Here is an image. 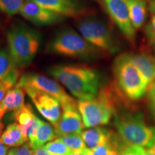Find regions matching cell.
Here are the masks:
<instances>
[{
    "label": "cell",
    "mask_w": 155,
    "mask_h": 155,
    "mask_svg": "<svg viewBox=\"0 0 155 155\" xmlns=\"http://www.w3.org/2000/svg\"><path fill=\"white\" fill-rule=\"evenodd\" d=\"M1 140L7 147H19L28 142L23 135L19 124L13 123L7 126L1 135Z\"/></svg>",
    "instance_id": "obj_18"
},
{
    "label": "cell",
    "mask_w": 155,
    "mask_h": 155,
    "mask_svg": "<svg viewBox=\"0 0 155 155\" xmlns=\"http://www.w3.org/2000/svg\"><path fill=\"white\" fill-rule=\"evenodd\" d=\"M18 68L9 50L5 48L0 50V81L19 73Z\"/></svg>",
    "instance_id": "obj_22"
},
{
    "label": "cell",
    "mask_w": 155,
    "mask_h": 155,
    "mask_svg": "<svg viewBox=\"0 0 155 155\" xmlns=\"http://www.w3.org/2000/svg\"><path fill=\"white\" fill-rule=\"evenodd\" d=\"M45 149L50 155H71L73 152L58 139L50 141L45 145Z\"/></svg>",
    "instance_id": "obj_25"
},
{
    "label": "cell",
    "mask_w": 155,
    "mask_h": 155,
    "mask_svg": "<svg viewBox=\"0 0 155 155\" xmlns=\"http://www.w3.org/2000/svg\"><path fill=\"white\" fill-rule=\"evenodd\" d=\"M26 0H0V11L8 16L19 14Z\"/></svg>",
    "instance_id": "obj_24"
},
{
    "label": "cell",
    "mask_w": 155,
    "mask_h": 155,
    "mask_svg": "<svg viewBox=\"0 0 155 155\" xmlns=\"http://www.w3.org/2000/svg\"><path fill=\"white\" fill-rule=\"evenodd\" d=\"M17 86L21 88H32L49 94L61 103V106H78V101L66 93L55 81L35 73H25L19 78Z\"/></svg>",
    "instance_id": "obj_8"
},
{
    "label": "cell",
    "mask_w": 155,
    "mask_h": 155,
    "mask_svg": "<svg viewBox=\"0 0 155 155\" xmlns=\"http://www.w3.org/2000/svg\"><path fill=\"white\" fill-rule=\"evenodd\" d=\"M145 155H155V144L151 147L146 149Z\"/></svg>",
    "instance_id": "obj_35"
},
{
    "label": "cell",
    "mask_w": 155,
    "mask_h": 155,
    "mask_svg": "<svg viewBox=\"0 0 155 155\" xmlns=\"http://www.w3.org/2000/svg\"><path fill=\"white\" fill-rule=\"evenodd\" d=\"M19 73H15L14 75H12L5 80L0 81V104L2 101L5 98L7 93L13 87L16 86L19 79Z\"/></svg>",
    "instance_id": "obj_26"
},
{
    "label": "cell",
    "mask_w": 155,
    "mask_h": 155,
    "mask_svg": "<svg viewBox=\"0 0 155 155\" xmlns=\"http://www.w3.org/2000/svg\"><path fill=\"white\" fill-rule=\"evenodd\" d=\"M23 18L38 26H47L63 21L65 17L42 7L32 0H26L20 13Z\"/></svg>",
    "instance_id": "obj_12"
},
{
    "label": "cell",
    "mask_w": 155,
    "mask_h": 155,
    "mask_svg": "<svg viewBox=\"0 0 155 155\" xmlns=\"http://www.w3.org/2000/svg\"><path fill=\"white\" fill-rule=\"evenodd\" d=\"M57 139L66 145L73 152H83L88 149L81 134H69L60 136Z\"/></svg>",
    "instance_id": "obj_23"
},
{
    "label": "cell",
    "mask_w": 155,
    "mask_h": 155,
    "mask_svg": "<svg viewBox=\"0 0 155 155\" xmlns=\"http://www.w3.org/2000/svg\"><path fill=\"white\" fill-rule=\"evenodd\" d=\"M113 71L116 85L125 98L137 101L148 91V85L129 59L128 54H121L114 62Z\"/></svg>",
    "instance_id": "obj_6"
},
{
    "label": "cell",
    "mask_w": 155,
    "mask_h": 155,
    "mask_svg": "<svg viewBox=\"0 0 155 155\" xmlns=\"http://www.w3.org/2000/svg\"><path fill=\"white\" fill-rule=\"evenodd\" d=\"M79 33L95 47L114 54L119 49L111 29L101 17L92 14L81 17L75 22Z\"/></svg>",
    "instance_id": "obj_7"
},
{
    "label": "cell",
    "mask_w": 155,
    "mask_h": 155,
    "mask_svg": "<svg viewBox=\"0 0 155 155\" xmlns=\"http://www.w3.org/2000/svg\"><path fill=\"white\" fill-rule=\"evenodd\" d=\"M149 94H150V98L152 104L155 111V82L153 83L152 86L149 88Z\"/></svg>",
    "instance_id": "obj_31"
},
{
    "label": "cell",
    "mask_w": 155,
    "mask_h": 155,
    "mask_svg": "<svg viewBox=\"0 0 155 155\" xmlns=\"http://www.w3.org/2000/svg\"><path fill=\"white\" fill-rule=\"evenodd\" d=\"M48 72L78 100L93 99L101 88L100 74L86 65H55Z\"/></svg>",
    "instance_id": "obj_1"
},
{
    "label": "cell",
    "mask_w": 155,
    "mask_h": 155,
    "mask_svg": "<svg viewBox=\"0 0 155 155\" xmlns=\"http://www.w3.org/2000/svg\"><path fill=\"white\" fill-rule=\"evenodd\" d=\"M71 155H86L83 152H72Z\"/></svg>",
    "instance_id": "obj_39"
},
{
    "label": "cell",
    "mask_w": 155,
    "mask_h": 155,
    "mask_svg": "<svg viewBox=\"0 0 155 155\" xmlns=\"http://www.w3.org/2000/svg\"><path fill=\"white\" fill-rule=\"evenodd\" d=\"M119 91L114 85H108L101 88L93 99L78 101V108L85 127H100L109 123L119 106Z\"/></svg>",
    "instance_id": "obj_2"
},
{
    "label": "cell",
    "mask_w": 155,
    "mask_h": 155,
    "mask_svg": "<svg viewBox=\"0 0 155 155\" xmlns=\"http://www.w3.org/2000/svg\"><path fill=\"white\" fill-rule=\"evenodd\" d=\"M146 149L140 146H126L119 155H145Z\"/></svg>",
    "instance_id": "obj_28"
},
{
    "label": "cell",
    "mask_w": 155,
    "mask_h": 155,
    "mask_svg": "<svg viewBox=\"0 0 155 155\" xmlns=\"http://www.w3.org/2000/svg\"><path fill=\"white\" fill-rule=\"evenodd\" d=\"M42 120L38 119V117L35 116L31 126L28 129V139L29 141H30V144H32L34 142V141L35 140L37 134H38V131L40 128V126L41 124Z\"/></svg>",
    "instance_id": "obj_27"
},
{
    "label": "cell",
    "mask_w": 155,
    "mask_h": 155,
    "mask_svg": "<svg viewBox=\"0 0 155 155\" xmlns=\"http://www.w3.org/2000/svg\"><path fill=\"white\" fill-rule=\"evenodd\" d=\"M7 155H17V148L10 149Z\"/></svg>",
    "instance_id": "obj_37"
},
{
    "label": "cell",
    "mask_w": 155,
    "mask_h": 155,
    "mask_svg": "<svg viewBox=\"0 0 155 155\" xmlns=\"http://www.w3.org/2000/svg\"><path fill=\"white\" fill-rule=\"evenodd\" d=\"M149 9L152 15L155 14V2H150L149 4Z\"/></svg>",
    "instance_id": "obj_36"
},
{
    "label": "cell",
    "mask_w": 155,
    "mask_h": 155,
    "mask_svg": "<svg viewBox=\"0 0 155 155\" xmlns=\"http://www.w3.org/2000/svg\"><path fill=\"white\" fill-rule=\"evenodd\" d=\"M34 155H50L48 151L44 148V147H41L39 148L38 150H34Z\"/></svg>",
    "instance_id": "obj_33"
},
{
    "label": "cell",
    "mask_w": 155,
    "mask_h": 155,
    "mask_svg": "<svg viewBox=\"0 0 155 155\" xmlns=\"http://www.w3.org/2000/svg\"><path fill=\"white\" fill-rule=\"evenodd\" d=\"M119 137L114 136L111 140L96 148L87 149L83 152L86 155H119L121 151L124 148V144H120Z\"/></svg>",
    "instance_id": "obj_21"
},
{
    "label": "cell",
    "mask_w": 155,
    "mask_h": 155,
    "mask_svg": "<svg viewBox=\"0 0 155 155\" xmlns=\"http://www.w3.org/2000/svg\"><path fill=\"white\" fill-rule=\"evenodd\" d=\"M48 50L56 55L83 60L96 58L101 51L71 28L58 31L48 45Z\"/></svg>",
    "instance_id": "obj_5"
},
{
    "label": "cell",
    "mask_w": 155,
    "mask_h": 155,
    "mask_svg": "<svg viewBox=\"0 0 155 155\" xmlns=\"http://www.w3.org/2000/svg\"><path fill=\"white\" fill-rule=\"evenodd\" d=\"M5 114V112L3 111V110H2L1 108H0V135H2V134L3 132V129H4V124H2V119L4 115Z\"/></svg>",
    "instance_id": "obj_34"
},
{
    "label": "cell",
    "mask_w": 155,
    "mask_h": 155,
    "mask_svg": "<svg viewBox=\"0 0 155 155\" xmlns=\"http://www.w3.org/2000/svg\"><path fill=\"white\" fill-rule=\"evenodd\" d=\"M148 40L151 42V43L152 44L153 47H154V48L155 49V36L152 37V38H151L150 39H148Z\"/></svg>",
    "instance_id": "obj_38"
},
{
    "label": "cell",
    "mask_w": 155,
    "mask_h": 155,
    "mask_svg": "<svg viewBox=\"0 0 155 155\" xmlns=\"http://www.w3.org/2000/svg\"><path fill=\"white\" fill-rule=\"evenodd\" d=\"M145 33L148 39L155 36V15H152L150 23L145 27Z\"/></svg>",
    "instance_id": "obj_29"
},
{
    "label": "cell",
    "mask_w": 155,
    "mask_h": 155,
    "mask_svg": "<svg viewBox=\"0 0 155 155\" xmlns=\"http://www.w3.org/2000/svg\"><path fill=\"white\" fill-rule=\"evenodd\" d=\"M32 100L40 114L55 127L61 120L62 106L61 103L49 94L32 88H23Z\"/></svg>",
    "instance_id": "obj_9"
},
{
    "label": "cell",
    "mask_w": 155,
    "mask_h": 155,
    "mask_svg": "<svg viewBox=\"0 0 155 155\" xmlns=\"http://www.w3.org/2000/svg\"><path fill=\"white\" fill-rule=\"evenodd\" d=\"M9 150V147L4 144L1 140V135H0V155H7Z\"/></svg>",
    "instance_id": "obj_32"
},
{
    "label": "cell",
    "mask_w": 155,
    "mask_h": 155,
    "mask_svg": "<svg viewBox=\"0 0 155 155\" xmlns=\"http://www.w3.org/2000/svg\"><path fill=\"white\" fill-rule=\"evenodd\" d=\"M84 127L78 106H65L62 107L61 120L55 127L58 137L69 134H81Z\"/></svg>",
    "instance_id": "obj_13"
},
{
    "label": "cell",
    "mask_w": 155,
    "mask_h": 155,
    "mask_svg": "<svg viewBox=\"0 0 155 155\" xmlns=\"http://www.w3.org/2000/svg\"><path fill=\"white\" fill-rule=\"evenodd\" d=\"M130 19L135 30L140 29L146 20L147 5L145 0H126Z\"/></svg>",
    "instance_id": "obj_17"
},
{
    "label": "cell",
    "mask_w": 155,
    "mask_h": 155,
    "mask_svg": "<svg viewBox=\"0 0 155 155\" xmlns=\"http://www.w3.org/2000/svg\"><path fill=\"white\" fill-rule=\"evenodd\" d=\"M149 1H150V2H155V0H149Z\"/></svg>",
    "instance_id": "obj_40"
},
{
    "label": "cell",
    "mask_w": 155,
    "mask_h": 155,
    "mask_svg": "<svg viewBox=\"0 0 155 155\" xmlns=\"http://www.w3.org/2000/svg\"><path fill=\"white\" fill-rule=\"evenodd\" d=\"M58 137L55 127L47 122L42 121L37 134L35 140L32 144L30 145L32 150H35L44 147L47 143L54 140Z\"/></svg>",
    "instance_id": "obj_19"
},
{
    "label": "cell",
    "mask_w": 155,
    "mask_h": 155,
    "mask_svg": "<svg viewBox=\"0 0 155 155\" xmlns=\"http://www.w3.org/2000/svg\"><path fill=\"white\" fill-rule=\"evenodd\" d=\"M17 155H34V150L31 148L29 143H25L17 148Z\"/></svg>",
    "instance_id": "obj_30"
},
{
    "label": "cell",
    "mask_w": 155,
    "mask_h": 155,
    "mask_svg": "<svg viewBox=\"0 0 155 155\" xmlns=\"http://www.w3.org/2000/svg\"><path fill=\"white\" fill-rule=\"evenodd\" d=\"M106 12L122 34L131 43L135 41L136 30L131 23L126 0H102Z\"/></svg>",
    "instance_id": "obj_10"
},
{
    "label": "cell",
    "mask_w": 155,
    "mask_h": 155,
    "mask_svg": "<svg viewBox=\"0 0 155 155\" xmlns=\"http://www.w3.org/2000/svg\"><path fill=\"white\" fill-rule=\"evenodd\" d=\"M45 8L64 17H79L92 12L81 0H32Z\"/></svg>",
    "instance_id": "obj_11"
},
{
    "label": "cell",
    "mask_w": 155,
    "mask_h": 155,
    "mask_svg": "<svg viewBox=\"0 0 155 155\" xmlns=\"http://www.w3.org/2000/svg\"><path fill=\"white\" fill-rule=\"evenodd\" d=\"M154 15H155V14H154Z\"/></svg>",
    "instance_id": "obj_41"
},
{
    "label": "cell",
    "mask_w": 155,
    "mask_h": 155,
    "mask_svg": "<svg viewBox=\"0 0 155 155\" xmlns=\"http://www.w3.org/2000/svg\"><path fill=\"white\" fill-rule=\"evenodd\" d=\"M133 65L146 80L149 88L155 82V58L147 53L128 54Z\"/></svg>",
    "instance_id": "obj_14"
},
{
    "label": "cell",
    "mask_w": 155,
    "mask_h": 155,
    "mask_svg": "<svg viewBox=\"0 0 155 155\" xmlns=\"http://www.w3.org/2000/svg\"><path fill=\"white\" fill-rule=\"evenodd\" d=\"M81 135L86 147L91 150L108 142L115 136L113 131L101 127L90 128L83 131Z\"/></svg>",
    "instance_id": "obj_15"
},
{
    "label": "cell",
    "mask_w": 155,
    "mask_h": 155,
    "mask_svg": "<svg viewBox=\"0 0 155 155\" xmlns=\"http://www.w3.org/2000/svg\"><path fill=\"white\" fill-rule=\"evenodd\" d=\"M41 41L38 31L22 23L13 25L7 31L8 50L18 67L27 66L33 61Z\"/></svg>",
    "instance_id": "obj_3"
},
{
    "label": "cell",
    "mask_w": 155,
    "mask_h": 155,
    "mask_svg": "<svg viewBox=\"0 0 155 155\" xmlns=\"http://www.w3.org/2000/svg\"><path fill=\"white\" fill-rule=\"evenodd\" d=\"M114 125L119 137L126 146L149 148L155 144V128L147 124L141 113L115 115Z\"/></svg>",
    "instance_id": "obj_4"
},
{
    "label": "cell",
    "mask_w": 155,
    "mask_h": 155,
    "mask_svg": "<svg viewBox=\"0 0 155 155\" xmlns=\"http://www.w3.org/2000/svg\"><path fill=\"white\" fill-rule=\"evenodd\" d=\"M35 116L32 108L30 104H25L22 108L14 111V118L17 122L21 131L27 139H28V129L32 124Z\"/></svg>",
    "instance_id": "obj_20"
},
{
    "label": "cell",
    "mask_w": 155,
    "mask_h": 155,
    "mask_svg": "<svg viewBox=\"0 0 155 155\" xmlns=\"http://www.w3.org/2000/svg\"><path fill=\"white\" fill-rule=\"evenodd\" d=\"M25 90L17 85L11 88L0 104V108L6 113L16 111L25 105Z\"/></svg>",
    "instance_id": "obj_16"
}]
</instances>
